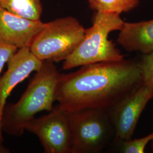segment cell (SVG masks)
<instances>
[{
  "label": "cell",
  "instance_id": "obj_1",
  "mask_svg": "<svg viewBox=\"0 0 153 153\" xmlns=\"http://www.w3.org/2000/svg\"><path fill=\"white\" fill-rule=\"evenodd\" d=\"M142 84L138 61L123 59L94 63L61 74L56 101L67 112L108 110Z\"/></svg>",
  "mask_w": 153,
  "mask_h": 153
},
{
  "label": "cell",
  "instance_id": "obj_2",
  "mask_svg": "<svg viewBox=\"0 0 153 153\" xmlns=\"http://www.w3.org/2000/svg\"><path fill=\"white\" fill-rule=\"evenodd\" d=\"M60 76L54 62L44 61L19 100L6 104L0 124L3 133L20 137L37 114L52 111Z\"/></svg>",
  "mask_w": 153,
  "mask_h": 153
},
{
  "label": "cell",
  "instance_id": "obj_3",
  "mask_svg": "<svg viewBox=\"0 0 153 153\" xmlns=\"http://www.w3.org/2000/svg\"><path fill=\"white\" fill-rule=\"evenodd\" d=\"M124 22L120 14L97 11L92 26L86 29L81 43L64 60L62 69L66 71L94 63L124 59L115 43L108 39L109 33L120 31Z\"/></svg>",
  "mask_w": 153,
  "mask_h": 153
},
{
  "label": "cell",
  "instance_id": "obj_4",
  "mask_svg": "<svg viewBox=\"0 0 153 153\" xmlns=\"http://www.w3.org/2000/svg\"><path fill=\"white\" fill-rule=\"evenodd\" d=\"M86 28L76 18L66 16L44 23L30 46L40 60L64 61L76 49L85 36Z\"/></svg>",
  "mask_w": 153,
  "mask_h": 153
},
{
  "label": "cell",
  "instance_id": "obj_5",
  "mask_svg": "<svg viewBox=\"0 0 153 153\" xmlns=\"http://www.w3.org/2000/svg\"><path fill=\"white\" fill-rule=\"evenodd\" d=\"M71 153H95L104 150L115 137L108 110L84 109L67 112Z\"/></svg>",
  "mask_w": 153,
  "mask_h": 153
},
{
  "label": "cell",
  "instance_id": "obj_6",
  "mask_svg": "<svg viewBox=\"0 0 153 153\" xmlns=\"http://www.w3.org/2000/svg\"><path fill=\"white\" fill-rule=\"evenodd\" d=\"M26 131L36 135L46 153H71V137L67 111L59 104L47 115L35 117Z\"/></svg>",
  "mask_w": 153,
  "mask_h": 153
},
{
  "label": "cell",
  "instance_id": "obj_7",
  "mask_svg": "<svg viewBox=\"0 0 153 153\" xmlns=\"http://www.w3.org/2000/svg\"><path fill=\"white\" fill-rule=\"evenodd\" d=\"M153 98V89L142 84L108 109L116 140L131 139L140 116Z\"/></svg>",
  "mask_w": 153,
  "mask_h": 153
},
{
  "label": "cell",
  "instance_id": "obj_8",
  "mask_svg": "<svg viewBox=\"0 0 153 153\" xmlns=\"http://www.w3.org/2000/svg\"><path fill=\"white\" fill-rule=\"evenodd\" d=\"M43 62L33 53L30 47L18 49L11 56L7 62L6 71L0 76V124L7 99L13 90L33 72L39 71ZM3 142V131L0 126V153L7 151Z\"/></svg>",
  "mask_w": 153,
  "mask_h": 153
},
{
  "label": "cell",
  "instance_id": "obj_9",
  "mask_svg": "<svg viewBox=\"0 0 153 153\" xmlns=\"http://www.w3.org/2000/svg\"><path fill=\"white\" fill-rule=\"evenodd\" d=\"M42 21H33L7 11L0 5V43L19 49L30 47L44 26Z\"/></svg>",
  "mask_w": 153,
  "mask_h": 153
},
{
  "label": "cell",
  "instance_id": "obj_10",
  "mask_svg": "<svg viewBox=\"0 0 153 153\" xmlns=\"http://www.w3.org/2000/svg\"><path fill=\"white\" fill-rule=\"evenodd\" d=\"M117 42L128 52L143 54L153 52V19L140 22H124Z\"/></svg>",
  "mask_w": 153,
  "mask_h": 153
},
{
  "label": "cell",
  "instance_id": "obj_11",
  "mask_svg": "<svg viewBox=\"0 0 153 153\" xmlns=\"http://www.w3.org/2000/svg\"><path fill=\"white\" fill-rule=\"evenodd\" d=\"M0 5L18 16L33 21H41V0H0Z\"/></svg>",
  "mask_w": 153,
  "mask_h": 153
},
{
  "label": "cell",
  "instance_id": "obj_12",
  "mask_svg": "<svg viewBox=\"0 0 153 153\" xmlns=\"http://www.w3.org/2000/svg\"><path fill=\"white\" fill-rule=\"evenodd\" d=\"M90 7L96 11L120 14L130 11L139 4V0H88Z\"/></svg>",
  "mask_w": 153,
  "mask_h": 153
},
{
  "label": "cell",
  "instance_id": "obj_13",
  "mask_svg": "<svg viewBox=\"0 0 153 153\" xmlns=\"http://www.w3.org/2000/svg\"><path fill=\"white\" fill-rule=\"evenodd\" d=\"M153 139V132L145 137L121 141L120 152L123 153H143L148 143Z\"/></svg>",
  "mask_w": 153,
  "mask_h": 153
},
{
  "label": "cell",
  "instance_id": "obj_14",
  "mask_svg": "<svg viewBox=\"0 0 153 153\" xmlns=\"http://www.w3.org/2000/svg\"><path fill=\"white\" fill-rule=\"evenodd\" d=\"M138 63L142 74L143 84L153 90V52L143 54Z\"/></svg>",
  "mask_w": 153,
  "mask_h": 153
},
{
  "label": "cell",
  "instance_id": "obj_15",
  "mask_svg": "<svg viewBox=\"0 0 153 153\" xmlns=\"http://www.w3.org/2000/svg\"><path fill=\"white\" fill-rule=\"evenodd\" d=\"M18 49L16 47L0 43V74L11 56Z\"/></svg>",
  "mask_w": 153,
  "mask_h": 153
},
{
  "label": "cell",
  "instance_id": "obj_16",
  "mask_svg": "<svg viewBox=\"0 0 153 153\" xmlns=\"http://www.w3.org/2000/svg\"><path fill=\"white\" fill-rule=\"evenodd\" d=\"M151 145H152V151H153V139L152 140V141H151Z\"/></svg>",
  "mask_w": 153,
  "mask_h": 153
}]
</instances>
